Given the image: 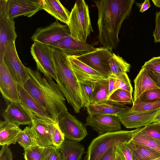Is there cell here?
<instances>
[{
    "label": "cell",
    "mask_w": 160,
    "mask_h": 160,
    "mask_svg": "<svg viewBox=\"0 0 160 160\" xmlns=\"http://www.w3.org/2000/svg\"><path fill=\"white\" fill-rule=\"evenodd\" d=\"M134 0L94 1L98 9V39L102 47L115 49L119 42L122 24L128 17Z\"/></svg>",
    "instance_id": "6da1fadb"
},
{
    "label": "cell",
    "mask_w": 160,
    "mask_h": 160,
    "mask_svg": "<svg viewBox=\"0 0 160 160\" xmlns=\"http://www.w3.org/2000/svg\"><path fill=\"white\" fill-rule=\"evenodd\" d=\"M29 78L23 85L25 89L47 111L57 123L68 111L66 98L57 84L37 70L26 67Z\"/></svg>",
    "instance_id": "7a4b0ae2"
},
{
    "label": "cell",
    "mask_w": 160,
    "mask_h": 160,
    "mask_svg": "<svg viewBox=\"0 0 160 160\" xmlns=\"http://www.w3.org/2000/svg\"><path fill=\"white\" fill-rule=\"evenodd\" d=\"M52 51L57 84L74 112L78 113L83 107L80 83L71 68L68 55L55 48Z\"/></svg>",
    "instance_id": "3957f363"
},
{
    "label": "cell",
    "mask_w": 160,
    "mask_h": 160,
    "mask_svg": "<svg viewBox=\"0 0 160 160\" xmlns=\"http://www.w3.org/2000/svg\"><path fill=\"white\" fill-rule=\"evenodd\" d=\"M143 127L131 131L118 130L102 134L94 138L88 147L85 160H99L110 148L130 141Z\"/></svg>",
    "instance_id": "277c9868"
},
{
    "label": "cell",
    "mask_w": 160,
    "mask_h": 160,
    "mask_svg": "<svg viewBox=\"0 0 160 160\" xmlns=\"http://www.w3.org/2000/svg\"><path fill=\"white\" fill-rule=\"evenodd\" d=\"M71 36L75 39L86 43L88 37L93 32L89 8L84 0H77L70 12L68 25Z\"/></svg>",
    "instance_id": "5b68a950"
},
{
    "label": "cell",
    "mask_w": 160,
    "mask_h": 160,
    "mask_svg": "<svg viewBox=\"0 0 160 160\" xmlns=\"http://www.w3.org/2000/svg\"><path fill=\"white\" fill-rule=\"evenodd\" d=\"M30 52L36 62L37 70L44 76L57 80L52 58V48L37 41H34Z\"/></svg>",
    "instance_id": "8992f818"
},
{
    "label": "cell",
    "mask_w": 160,
    "mask_h": 160,
    "mask_svg": "<svg viewBox=\"0 0 160 160\" xmlns=\"http://www.w3.org/2000/svg\"><path fill=\"white\" fill-rule=\"evenodd\" d=\"M112 53L103 47L82 55L75 56L79 61L104 76L109 77L111 75L109 60Z\"/></svg>",
    "instance_id": "52a82bcc"
},
{
    "label": "cell",
    "mask_w": 160,
    "mask_h": 160,
    "mask_svg": "<svg viewBox=\"0 0 160 160\" xmlns=\"http://www.w3.org/2000/svg\"><path fill=\"white\" fill-rule=\"evenodd\" d=\"M58 123L66 139L79 142L88 135L86 125L68 111L59 118Z\"/></svg>",
    "instance_id": "ba28073f"
},
{
    "label": "cell",
    "mask_w": 160,
    "mask_h": 160,
    "mask_svg": "<svg viewBox=\"0 0 160 160\" xmlns=\"http://www.w3.org/2000/svg\"><path fill=\"white\" fill-rule=\"evenodd\" d=\"M71 35L68 25L56 21L46 27L37 28L31 39L34 41L50 46L52 43Z\"/></svg>",
    "instance_id": "9c48e42d"
},
{
    "label": "cell",
    "mask_w": 160,
    "mask_h": 160,
    "mask_svg": "<svg viewBox=\"0 0 160 160\" xmlns=\"http://www.w3.org/2000/svg\"><path fill=\"white\" fill-rule=\"evenodd\" d=\"M3 60L18 84L23 86L28 79L29 76L26 67L22 63L18 56L15 42L8 47Z\"/></svg>",
    "instance_id": "30bf717a"
},
{
    "label": "cell",
    "mask_w": 160,
    "mask_h": 160,
    "mask_svg": "<svg viewBox=\"0 0 160 160\" xmlns=\"http://www.w3.org/2000/svg\"><path fill=\"white\" fill-rule=\"evenodd\" d=\"M19 104L31 119L38 118L51 122L57 123L46 109L24 88L18 85Z\"/></svg>",
    "instance_id": "8fae6325"
},
{
    "label": "cell",
    "mask_w": 160,
    "mask_h": 160,
    "mask_svg": "<svg viewBox=\"0 0 160 160\" xmlns=\"http://www.w3.org/2000/svg\"><path fill=\"white\" fill-rule=\"evenodd\" d=\"M42 9V0H6L7 16L10 19L22 16L31 17Z\"/></svg>",
    "instance_id": "7c38bea8"
},
{
    "label": "cell",
    "mask_w": 160,
    "mask_h": 160,
    "mask_svg": "<svg viewBox=\"0 0 160 160\" xmlns=\"http://www.w3.org/2000/svg\"><path fill=\"white\" fill-rule=\"evenodd\" d=\"M0 91L7 102L19 104L18 84L3 60L0 61Z\"/></svg>",
    "instance_id": "4fadbf2b"
},
{
    "label": "cell",
    "mask_w": 160,
    "mask_h": 160,
    "mask_svg": "<svg viewBox=\"0 0 160 160\" xmlns=\"http://www.w3.org/2000/svg\"><path fill=\"white\" fill-rule=\"evenodd\" d=\"M71 68L80 83H96L108 77L78 60L75 56H68Z\"/></svg>",
    "instance_id": "5bb4252c"
},
{
    "label": "cell",
    "mask_w": 160,
    "mask_h": 160,
    "mask_svg": "<svg viewBox=\"0 0 160 160\" xmlns=\"http://www.w3.org/2000/svg\"><path fill=\"white\" fill-rule=\"evenodd\" d=\"M86 126H91L98 134L120 130V122L118 116L113 115L88 116L86 119Z\"/></svg>",
    "instance_id": "9a60e30c"
},
{
    "label": "cell",
    "mask_w": 160,
    "mask_h": 160,
    "mask_svg": "<svg viewBox=\"0 0 160 160\" xmlns=\"http://www.w3.org/2000/svg\"><path fill=\"white\" fill-rule=\"evenodd\" d=\"M49 46L63 52L68 56H78L95 49L92 45L75 39L71 35L51 44Z\"/></svg>",
    "instance_id": "2e32d148"
},
{
    "label": "cell",
    "mask_w": 160,
    "mask_h": 160,
    "mask_svg": "<svg viewBox=\"0 0 160 160\" xmlns=\"http://www.w3.org/2000/svg\"><path fill=\"white\" fill-rule=\"evenodd\" d=\"M128 109L118 116L120 122L128 128H139L153 122V119L158 110L138 113L130 112Z\"/></svg>",
    "instance_id": "e0dca14e"
},
{
    "label": "cell",
    "mask_w": 160,
    "mask_h": 160,
    "mask_svg": "<svg viewBox=\"0 0 160 160\" xmlns=\"http://www.w3.org/2000/svg\"><path fill=\"white\" fill-rule=\"evenodd\" d=\"M31 126L37 146L43 148L52 145V133L54 125L52 122L36 118L32 119Z\"/></svg>",
    "instance_id": "ac0fdd59"
},
{
    "label": "cell",
    "mask_w": 160,
    "mask_h": 160,
    "mask_svg": "<svg viewBox=\"0 0 160 160\" xmlns=\"http://www.w3.org/2000/svg\"><path fill=\"white\" fill-rule=\"evenodd\" d=\"M15 23L14 19L0 15V61L3 60L8 46L17 37Z\"/></svg>",
    "instance_id": "d6986e66"
},
{
    "label": "cell",
    "mask_w": 160,
    "mask_h": 160,
    "mask_svg": "<svg viewBox=\"0 0 160 160\" xmlns=\"http://www.w3.org/2000/svg\"><path fill=\"white\" fill-rule=\"evenodd\" d=\"M2 116L6 120L18 126L28 125L31 126L32 120L29 115L19 104L11 102L3 111Z\"/></svg>",
    "instance_id": "ffe728a7"
},
{
    "label": "cell",
    "mask_w": 160,
    "mask_h": 160,
    "mask_svg": "<svg viewBox=\"0 0 160 160\" xmlns=\"http://www.w3.org/2000/svg\"><path fill=\"white\" fill-rule=\"evenodd\" d=\"M134 89L133 102L135 101L144 92L159 87L148 74L147 70L142 68L134 80Z\"/></svg>",
    "instance_id": "44dd1931"
},
{
    "label": "cell",
    "mask_w": 160,
    "mask_h": 160,
    "mask_svg": "<svg viewBox=\"0 0 160 160\" xmlns=\"http://www.w3.org/2000/svg\"><path fill=\"white\" fill-rule=\"evenodd\" d=\"M22 130L19 126L6 120L0 122V145L15 144Z\"/></svg>",
    "instance_id": "7402d4cb"
},
{
    "label": "cell",
    "mask_w": 160,
    "mask_h": 160,
    "mask_svg": "<svg viewBox=\"0 0 160 160\" xmlns=\"http://www.w3.org/2000/svg\"><path fill=\"white\" fill-rule=\"evenodd\" d=\"M42 9L57 20L68 25L70 12L58 0H42Z\"/></svg>",
    "instance_id": "603a6c76"
},
{
    "label": "cell",
    "mask_w": 160,
    "mask_h": 160,
    "mask_svg": "<svg viewBox=\"0 0 160 160\" xmlns=\"http://www.w3.org/2000/svg\"><path fill=\"white\" fill-rule=\"evenodd\" d=\"M130 107L105 103L99 104H90L87 108L88 116L93 115H113L118 116Z\"/></svg>",
    "instance_id": "cb8c5ba5"
},
{
    "label": "cell",
    "mask_w": 160,
    "mask_h": 160,
    "mask_svg": "<svg viewBox=\"0 0 160 160\" xmlns=\"http://www.w3.org/2000/svg\"><path fill=\"white\" fill-rule=\"evenodd\" d=\"M64 160H80L85 153L83 146L78 142L65 139L60 148Z\"/></svg>",
    "instance_id": "d4e9b609"
},
{
    "label": "cell",
    "mask_w": 160,
    "mask_h": 160,
    "mask_svg": "<svg viewBox=\"0 0 160 160\" xmlns=\"http://www.w3.org/2000/svg\"><path fill=\"white\" fill-rule=\"evenodd\" d=\"M133 160H152L160 157V153L132 140L129 142Z\"/></svg>",
    "instance_id": "484cf974"
},
{
    "label": "cell",
    "mask_w": 160,
    "mask_h": 160,
    "mask_svg": "<svg viewBox=\"0 0 160 160\" xmlns=\"http://www.w3.org/2000/svg\"><path fill=\"white\" fill-rule=\"evenodd\" d=\"M108 85V78L96 83L90 104L95 105L107 103Z\"/></svg>",
    "instance_id": "4316f807"
},
{
    "label": "cell",
    "mask_w": 160,
    "mask_h": 160,
    "mask_svg": "<svg viewBox=\"0 0 160 160\" xmlns=\"http://www.w3.org/2000/svg\"><path fill=\"white\" fill-rule=\"evenodd\" d=\"M111 75L117 77L120 75L129 72L131 65L123 59L122 57L117 55L114 53L109 60Z\"/></svg>",
    "instance_id": "83f0119b"
},
{
    "label": "cell",
    "mask_w": 160,
    "mask_h": 160,
    "mask_svg": "<svg viewBox=\"0 0 160 160\" xmlns=\"http://www.w3.org/2000/svg\"><path fill=\"white\" fill-rule=\"evenodd\" d=\"M132 94L127 90L118 89L108 98L107 102L120 106L133 104V100Z\"/></svg>",
    "instance_id": "f1b7e54d"
},
{
    "label": "cell",
    "mask_w": 160,
    "mask_h": 160,
    "mask_svg": "<svg viewBox=\"0 0 160 160\" xmlns=\"http://www.w3.org/2000/svg\"><path fill=\"white\" fill-rule=\"evenodd\" d=\"M160 109V100L152 102H143L138 99L133 102L132 106L128 110L130 112H145Z\"/></svg>",
    "instance_id": "f546056e"
},
{
    "label": "cell",
    "mask_w": 160,
    "mask_h": 160,
    "mask_svg": "<svg viewBox=\"0 0 160 160\" xmlns=\"http://www.w3.org/2000/svg\"><path fill=\"white\" fill-rule=\"evenodd\" d=\"M18 142L25 150L37 146L35 137L30 126H26L19 135Z\"/></svg>",
    "instance_id": "4dcf8cb0"
},
{
    "label": "cell",
    "mask_w": 160,
    "mask_h": 160,
    "mask_svg": "<svg viewBox=\"0 0 160 160\" xmlns=\"http://www.w3.org/2000/svg\"><path fill=\"white\" fill-rule=\"evenodd\" d=\"M140 131L137 133L131 140L160 153V140L148 137Z\"/></svg>",
    "instance_id": "1f68e13d"
},
{
    "label": "cell",
    "mask_w": 160,
    "mask_h": 160,
    "mask_svg": "<svg viewBox=\"0 0 160 160\" xmlns=\"http://www.w3.org/2000/svg\"><path fill=\"white\" fill-rule=\"evenodd\" d=\"M129 142H125L116 146L115 160H133Z\"/></svg>",
    "instance_id": "d6a6232c"
},
{
    "label": "cell",
    "mask_w": 160,
    "mask_h": 160,
    "mask_svg": "<svg viewBox=\"0 0 160 160\" xmlns=\"http://www.w3.org/2000/svg\"><path fill=\"white\" fill-rule=\"evenodd\" d=\"M41 160H64L59 148L53 145L43 147Z\"/></svg>",
    "instance_id": "836d02e7"
},
{
    "label": "cell",
    "mask_w": 160,
    "mask_h": 160,
    "mask_svg": "<svg viewBox=\"0 0 160 160\" xmlns=\"http://www.w3.org/2000/svg\"><path fill=\"white\" fill-rule=\"evenodd\" d=\"M80 83L83 107L87 108L90 104V101L97 83Z\"/></svg>",
    "instance_id": "e575fe53"
},
{
    "label": "cell",
    "mask_w": 160,
    "mask_h": 160,
    "mask_svg": "<svg viewBox=\"0 0 160 160\" xmlns=\"http://www.w3.org/2000/svg\"><path fill=\"white\" fill-rule=\"evenodd\" d=\"M140 132L148 137L160 140V122H154L149 124L143 127Z\"/></svg>",
    "instance_id": "d590c367"
},
{
    "label": "cell",
    "mask_w": 160,
    "mask_h": 160,
    "mask_svg": "<svg viewBox=\"0 0 160 160\" xmlns=\"http://www.w3.org/2000/svg\"><path fill=\"white\" fill-rule=\"evenodd\" d=\"M43 148L38 146L25 150L23 154L25 160H41Z\"/></svg>",
    "instance_id": "8d00e7d4"
},
{
    "label": "cell",
    "mask_w": 160,
    "mask_h": 160,
    "mask_svg": "<svg viewBox=\"0 0 160 160\" xmlns=\"http://www.w3.org/2000/svg\"><path fill=\"white\" fill-rule=\"evenodd\" d=\"M137 99L143 102L160 100V88L154 89L143 93Z\"/></svg>",
    "instance_id": "74e56055"
},
{
    "label": "cell",
    "mask_w": 160,
    "mask_h": 160,
    "mask_svg": "<svg viewBox=\"0 0 160 160\" xmlns=\"http://www.w3.org/2000/svg\"><path fill=\"white\" fill-rule=\"evenodd\" d=\"M52 145L59 148L65 139L58 123H56L53 126L52 133Z\"/></svg>",
    "instance_id": "f35d334b"
},
{
    "label": "cell",
    "mask_w": 160,
    "mask_h": 160,
    "mask_svg": "<svg viewBox=\"0 0 160 160\" xmlns=\"http://www.w3.org/2000/svg\"><path fill=\"white\" fill-rule=\"evenodd\" d=\"M118 89H121L132 93V87L127 73H124L115 77Z\"/></svg>",
    "instance_id": "ab89813d"
},
{
    "label": "cell",
    "mask_w": 160,
    "mask_h": 160,
    "mask_svg": "<svg viewBox=\"0 0 160 160\" xmlns=\"http://www.w3.org/2000/svg\"><path fill=\"white\" fill-rule=\"evenodd\" d=\"M142 68L160 74V56L153 57L145 62Z\"/></svg>",
    "instance_id": "60d3db41"
},
{
    "label": "cell",
    "mask_w": 160,
    "mask_h": 160,
    "mask_svg": "<svg viewBox=\"0 0 160 160\" xmlns=\"http://www.w3.org/2000/svg\"><path fill=\"white\" fill-rule=\"evenodd\" d=\"M155 43L160 42V12H157L155 17V27L153 32Z\"/></svg>",
    "instance_id": "b9f144b4"
},
{
    "label": "cell",
    "mask_w": 160,
    "mask_h": 160,
    "mask_svg": "<svg viewBox=\"0 0 160 160\" xmlns=\"http://www.w3.org/2000/svg\"><path fill=\"white\" fill-rule=\"evenodd\" d=\"M0 160H13L12 153L8 145L2 146L0 151Z\"/></svg>",
    "instance_id": "7bdbcfd3"
},
{
    "label": "cell",
    "mask_w": 160,
    "mask_h": 160,
    "mask_svg": "<svg viewBox=\"0 0 160 160\" xmlns=\"http://www.w3.org/2000/svg\"><path fill=\"white\" fill-rule=\"evenodd\" d=\"M109 85L108 98L116 90L118 89L116 78L111 75L108 77Z\"/></svg>",
    "instance_id": "ee69618b"
},
{
    "label": "cell",
    "mask_w": 160,
    "mask_h": 160,
    "mask_svg": "<svg viewBox=\"0 0 160 160\" xmlns=\"http://www.w3.org/2000/svg\"><path fill=\"white\" fill-rule=\"evenodd\" d=\"M116 146L109 149L99 160H115Z\"/></svg>",
    "instance_id": "f6af8a7d"
},
{
    "label": "cell",
    "mask_w": 160,
    "mask_h": 160,
    "mask_svg": "<svg viewBox=\"0 0 160 160\" xmlns=\"http://www.w3.org/2000/svg\"><path fill=\"white\" fill-rule=\"evenodd\" d=\"M147 70L150 76L160 88V74L150 70Z\"/></svg>",
    "instance_id": "bcb514c9"
},
{
    "label": "cell",
    "mask_w": 160,
    "mask_h": 160,
    "mask_svg": "<svg viewBox=\"0 0 160 160\" xmlns=\"http://www.w3.org/2000/svg\"><path fill=\"white\" fill-rule=\"evenodd\" d=\"M139 8H140L139 12L141 13H143L144 11L147 10L151 6L149 1V0H146L141 4H138L137 5Z\"/></svg>",
    "instance_id": "7dc6e473"
},
{
    "label": "cell",
    "mask_w": 160,
    "mask_h": 160,
    "mask_svg": "<svg viewBox=\"0 0 160 160\" xmlns=\"http://www.w3.org/2000/svg\"><path fill=\"white\" fill-rule=\"evenodd\" d=\"M153 122H160V109L158 110V111L153 119Z\"/></svg>",
    "instance_id": "c3c4849f"
},
{
    "label": "cell",
    "mask_w": 160,
    "mask_h": 160,
    "mask_svg": "<svg viewBox=\"0 0 160 160\" xmlns=\"http://www.w3.org/2000/svg\"><path fill=\"white\" fill-rule=\"evenodd\" d=\"M152 1L155 6L160 8V0H152Z\"/></svg>",
    "instance_id": "681fc988"
},
{
    "label": "cell",
    "mask_w": 160,
    "mask_h": 160,
    "mask_svg": "<svg viewBox=\"0 0 160 160\" xmlns=\"http://www.w3.org/2000/svg\"><path fill=\"white\" fill-rule=\"evenodd\" d=\"M152 160H160V157L158 158H156V159H154Z\"/></svg>",
    "instance_id": "f907efd6"
}]
</instances>
